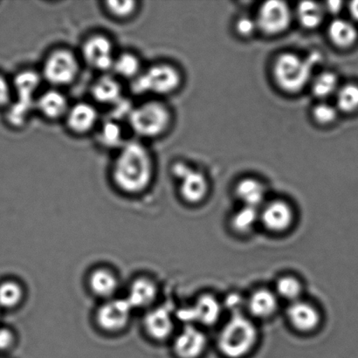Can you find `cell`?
<instances>
[{"mask_svg": "<svg viewBox=\"0 0 358 358\" xmlns=\"http://www.w3.org/2000/svg\"><path fill=\"white\" fill-rule=\"evenodd\" d=\"M115 55L114 42L104 34L90 35L80 48V57L84 63L103 73L111 71Z\"/></svg>", "mask_w": 358, "mask_h": 358, "instance_id": "cell-7", "label": "cell"}, {"mask_svg": "<svg viewBox=\"0 0 358 358\" xmlns=\"http://www.w3.org/2000/svg\"><path fill=\"white\" fill-rule=\"evenodd\" d=\"M191 308L193 324L212 326L220 320L223 304L212 294L205 293L196 298Z\"/></svg>", "mask_w": 358, "mask_h": 358, "instance_id": "cell-21", "label": "cell"}, {"mask_svg": "<svg viewBox=\"0 0 358 358\" xmlns=\"http://www.w3.org/2000/svg\"><path fill=\"white\" fill-rule=\"evenodd\" d=\"M235 194L243 206L259 209L266 203L265 185L257 179H242L235 188Z\"/></svg>", "mask_w": 358, "mask_h": 358, "instance_id": "cell-23", "label": "cell"}, {"mask_svg": "<svg viewBox=\"0 0 358 358\" xmlns=\"http://www.w3.org/2000/svg\"><path fill=\"white\" fill-rule=\"evenodd\" d=\"M349 10L350 15L354 20L358 21V1H353L350 3Z\"/></svg>", "mask_w": 358, "mask_h": 358, "instance_id": "cell-40", "label": "cell"}, {"mask_svg": "<svg viewBox=\"0 0 358 358\" xmlns=\"http://www.w3.org/2000/svg\"><path fill=\"white\" fill-rule=\"evenodd\" d=\"M338 108L346 113H350L358 108V86L347 84L340 87L336 92Z\"/></svg>", "mask_w": 358, "mask_h": 358, "instance_id": "cell-33", "label": "cell"}, {"mask_svg": "<svg viewBox=\"0 0 358 358\" xmlns=\"http://www.w3.org/2000/svg\"><path fill=\"white\" fill-rule=\"evenodd\" d=\"M16 343V336L8 328H0V352H7L13 348Z\"/></svg>", "mask_w": 358, "mask_h": 358, "instance_id": "cell-38", "label": "cell"}, {"mask_svg": "<svg viewBox=\"0 0 358 358\" xmlns=\"http://www.w3.org/2000/svg\"><path fill=\"white\" fill-rule=\"evenodd\" d=\"M257 28L256 20H252L249 17H241L236 22V30L241 36H251L255 33Z\"/></svg>", "mask_w": 358, "mask_h": 358, "instance_id": "cell-36", "label": "cell"}, {"mask_svg": "<svg viewBox=\"0 0 358 358\" xmlns=\"http://www.w3.org/2000/svg\"><path fill=\"white\" fill-rule=\"evenodd\" d=\"M87 285L94 296L103 301L115 298L120 286L115 273L103 266L94 269L90 273Z\"/></svg>", "mask_w": 358, "mask_h": 358, "instance_id": "cell-22", "label": "cell"}, {"mask_svg": "<svg viewBox=\"0 0 358 358\" xmlns=\"http://www.w3.org/2000/svg\"><path fill=\"white\" fill-rule=\"evenodd\" d=\"M258 341L257 326L244 313L231 315L217 336V348L227 358L248 356Z\"/></svg>", "mask_w": 358, "mask_h": 358, "instance_id": "cell-2", "label": "cell"}, {"mask_svg": "<svg viewBox=\"0 0 358 358\" xmlns=\"http://www.w3.org/2000/svg\"><path fill=\"white\" fill-rule=\"evenodd\" d=\"M224 307L231 312V315L243 314L245 299L237 293L231 294L224 301Z\"/></svg>", "mask_w": 358, "mask_h": 358, "instance_id": "cell-35", "label": "cell"}, {"mask_svg": "<svg viewBox=\"0 0 358 358\" xmlns=\"http://www.w3.org/2000/svg\"><path fill=\"white\" fill-rule=\"evenodd\" d=\"M133 308L125 298H112L103 301L97 308L94 319L98 328L107 333L124 331L131 322Z\"/></svg>", "mask_w": 358, "mask_h": 358, "instance_id": "cell-9", "label": "cell"}, {"mask_svg": "<svg viewBox=\"0 0 358 358\" xmlns=\"http://www.w3.org/2000/svg\"><path fill=\"white\" fill-rule=\"evenodd\" d=\"M313 117L319 124L327 125L336 121L338 117V110L332 105L322 103L314 108Z\"/></svg>", "mask_w": 358, "mask_h": 358, "instance_id": "cell-34", "label": "cell"}, {"mask_svg": "<svg viewBox=\"0 0 358 358\" xmlns=\"http://www.w3.org/2000/svg\"><path fill=\"white\" fill-rule=\"evenodd\" d=\"M171 173L179 181V194L185 202L196 205L206 199L209 191L208 181L201 171L189 164L177 161L171 167Z\"/></svg>", "mask_w": 358, "mask_h": 358, "instance_id": "cell-8", "label": "cell"}, {"mask_svg": "<svg viewBox=\"0 0 358 358\" xmlns=\"http://www.w3.org/2000/svg\"><path fill=\"white\" fill-rule=\"evenodd\" d=\"M173 115L169 107L159 99H150L133 107L128 114V124L141 139H155L169 131Z\"/></svg>", "mask_w": 358, "mask_h": 358, "instance_id": "cell-3", "label": "cell"}, {"mask_svg": "<svg viewBox=\"0 0 358 358\" xmlns=\"http://www.w3.org/2000/svg\"><path fill=\"white\" fill-rule=\"evenodd\" d=\"M342 5L343 3L340 1H331L326 3L324 8L331 13L336 14L341 10Z\"/></svg>", "mask_w": 358, "mask_h": 358, "instance_id": "cell-39", "label": "cell"}, {"mask_svg": "<svg viewBox=\"0 0 358 358\" xmlns=\"http://www.w3.org/2000/svg\"><path fill=\"white\" fill-rule=\"evenodd\" d=\"M229 223L234 233L240 235L249 234L259 224V209L242 206L241 208L231 215Z\"/></svg>", "mask_w": 358, "mask_h": 358, "instance_id": "cell-26", "label": "cell"}, {"mask_svg": "<svg viewBox=\"0 0 358 358\" xmlns=\"http://www.w3.org/2000/svg\"><path fill=\"white\" fill-rule=\"evenodd\" d=\"M13 93V87L8 80L0 76V107L9 106Z\"/></svg>", "mask_w": 358, "mask_h": 358, "instance_id": "cell-37", "label": "cell"}, {"mask_svg": "<svg viewBox=\"0 0 358 358\" xmlns=\"http://www.w3.org/2000/svg\"><path fill=\"white\" fill-rule=\"evenodd\" d=\"M303 284L296 276L287 275L280 276L275 282V291L280 300L292 303L303 299Z\"/></svg>", "mask_w": 358, "mask_h": 358, "instance_id": "cell-28", "label": "cell"}, {"mask_svg": "<svg viewBox=\"0 0 358 358\" xmlns=\"http://www.w3.org/2000/svg\"><path fill=\"white\" fill-rule=\"evenodd\" d=\"M208 338L196 325H185L173 338V350L178 358H199L205 352Z\"/></svg>", "mask_w": 358, "mask_h": 358, "instance_id": "cell-12", "label": "cell"}, {"mask_svg": "<svg viewBox=\"0 0 358 358\" xmlns=\"http://www.w3.org/2000/svg\"><path fill=\"white\" fill-rule=\"evenodd\" d=\"M324 7L315 2H301L297 7V17L301 26L313 29L322 23Z\"/></svg>", "mask_w": 358, "mask_h": 358, "instance_id": "cell-30", "label": "cell"}, {"mask_svg": "<svg viewBox=\"0 0 358 358\" xmlns=\"http://www.w3.org/2000/svg\"><path fill=\"white\" fill-rule=\"evenodd\" d=\"M34 107L38 113L48 120L56 121L59 119L64 120L69 110L70 103L64 93L52 87L38 94Z\"/></svg>", "mask_w": 358, "mask_h": 358, "instance_id": "cell-18", "label": "cell"}, {"mask_svg": "<svg viewBox=\"0 0 358 358\" xmlns=\"http://www.w3.org/2000/svg\"><path fill=\"white\" fill-rule=\"evenodd\" d=\"M156 162L152 150L141 141H127L117 150L110 167L115 187L126 195L147 191L155 178Z\"/></svg>", "mask_w": 358, "mask_h": 358, "instance_id": "cell-1", "label": "cell"}, {"mask_svg": "<svg viewBox=\"0 0 358 358\" xmlns=\"http://www.w3.org/2000/svg\"><path fill=\"white\" fill-rule=\"evenodd\" d=\"M42 77L34 69L20 72L13 80V92L17 96V103L35 108V100Z\"/></svg>", "mask_w": 358, "mask_h": 358, "instance_id": "cell-20", "label": "cell"}, {"mask_svg": "<svg viewBox=\"0 0 358 358\" xmlns=\"http://www.w3.org/2000/svg\"><path fill=\"white\" fill-rule=\"evenodd\" d=\"M338 90V79L334 73L324 72L315 77L312 83V92L319 98H327Z\"/></svg>", "mask_w": 358, "mask_h": 358, "instance_id": "cell-32", "label": "cell"}, {"mask_svg": "<svg viewBox=\"0 0 358 358\" xmlns=\"http://www.w3.org/2000/svg\"><path fill=\"white\" fill-rule=\"evenodd\" d=\"M41 70L42 80L55 89L69 86L78 78L80 59L69 48H55L45 56Z\"/></svg>", "mask_w": 358, "mask_h": 358, "instance_id": "cell-6", "label": "cell"}, {"mask_svg": "<svg viewBox=\"0 0 358 358\" xmlns=\"http://www.w3.org/2000/svg\"><path fill=\"white\" fill-rule=\"evenodd\" d=\"M329 36L339 48H349L355 43L357 31L355 26L348 20L336 19L329 27Z\"/></svg>", "mask_w": 358, "mask_h": 358, "instance_id": "cell-27", "label": "cell"}, {"mask_svg": "<svg viewBox=\"0 0 358 358\" xmlns=\"http://www.w3.org/2000/svg\"><path fill=\"white\" fill-rule=\"evenodd\" d=\"M286 317L291 327L303 334L317 331L322 322L320 310L313 303L303 299L289 304Z\"/></svg>", "mask_w": 358, "mask_h": 358, "instance_id": "cell-14", "label": "cell"}, {"mask_svg": "<svg viewBox=\"0 0 358 358\" xmlns=\"http://www.w3.org/2000/svg\"><path fill=\"white\" fill-rule=\"evenodd\" d=\"M159 289L155 280L147 276L138 277L132 280L124 297L133 310H150L154 307Z\"/></svg>", "mask_w": 358, "mask_h": 358, "instance_id": "cell-16", "label": "cell"}, {"mask_svg": "<svg viewBox=\"0 0 358 358\" xmlns=\"http://www.w3.org/2000/svg\"><path fill=\"white\" fill-rule=\"evenodd\" d=\"M143 331L155 342H164L173 338L175 319L166 307H153L146 312L143 320Z\"/></svg>", "mask_w": 358, "mask_h": 358, "instance_id": "cell-15", "label": "cell"}, {"mask_svg": "<svg viewBox=\"0 0 358 358\" xmlns=\"http://www.w3.org/2000/svg\"><path fill=\"white\" fill-rule=\"evenodd\" d=\"M96 142L107 150H117L124 145V131L122 125L115 119H108L98 125L96 129Z\"/></svg>", "mask_w": 358, "mask_h": 358, "instance_id": "cell-24", "label": "cell"}, {"mask_svg": "<svg viewBox=\"0 0 358 358\" xmlns=\"http://www.w3.org/2000/svg\"><path fill=\"white\" fill-rule=\"evenodd\" d=\"M280 299L273 289L261 287L252 292L245 299V308L251 318L266 320L271 318L278 311Z\"/></svg>", "mask_w": 358, "mask_h": 358, "instance_id": "cell-17", "label": "cell"}, {"mask_svg": "<svg viewBox=\"0 0 358 358\" xmlns=\"http://www.w3.org/2000/svg\"><path fill=\"white\" fill-rule=\"evenodd\" d=\"M259 224L272 234L286 233L296 219L292 206L282 199L266 202L259 209Z\"/></svg>", "mask_w": 358, "mask_h": 358, "instance_id": "cell-10", "label": "cell"}, {"mask_svg": "<svg viewBox=\"0 0 358 358\" xmlns=\"http://www.w3.org/2000/svg\"><path fill=\"white\" fill-rule=\"evenodd\" d=\"M257 26L263 33L276 35L283 33L289 27L291 10L285 2L268 1L259 10Z\"/></svg>", "mask_w": 358, "mask_h": 358, "instance_id": "cell-11", "label": "cell"}, {"mask_svg": "<svg viewBox=\"0 0 358 358\" xmlns=\"http://www.w3.org/2000/svg\"><path fill=\"white\" fill-rule=\"evenodd\" d=\"M24 297V287L16 280H6L0 284V308H16L22 303Z\"/></svg>", "mask_w": 358, "mask_h": 358, "instance_id": "cell-29", "label": "cell"}, {"mask_svg": "<svg viewBox=\"0 0 358 358\" xmlns=\"http://www.w3.org/2000/svg\"><path fill=\"white\" fill-rule=\"evenodd\" d=\"M131 83L133 94L157 98L176 92L182 83L180 71L168 62H156L143 69Z\"/></svg>", "mask_w": 358, "mask_h": 358, "instance_id": "cell-4", "label": "cell"}, {"mask_svg": "<svg viewBox=\"0 0 358 358\" xmlns=\"http://www.w3.org/2000/svg\"><path fill=\"white\" fill-rule=\"evenodd\" d=\"M66 128L77 136L90 134L96 131L99 125V112L94 104L87 101H79L70 105L64 118Z\"/></svg>", "mask_w": 358, "mask_h": 358, "instance_id": "cell-13", "label": "cell"}, {"mask_svg": "<svg viewBox=\"0 0 358 358\" xmlns=\"http://www.w3.org/2000/svg\"><path fill=\"white\" fill-rule=\"evenodd\" d=\"M91 97L103 106H115L121 103L124 90L120 80L112 73H103L91 84Z\"/></svg>", "mask_w": 358, "mask_h": 358, "instance_id": "cell-19", "label": "cell"}, {"mask_svg": "<svg viewBox=\"0 0 358 358\" xmlns=\"http://www.w3.org/2000/svg\"><path fill=\"white\" fill-rule=\"evenodd\" d=\"M103 5L108 15L120 21L131 19L139 10V3L135 0H110L104 2Z\"/></svg>", "mask_w": 358, "mask_h": 358, "instance_id": "cell-31", "label": "cell"}, {"mask_svg": "<svg viewBox=\"0 0 358 358\" xmlns=\"http://www.w3.org/2000/svg\"><path fill=\"white\" fill-rule=\"evenodd\" d=\"M319 59L320 56L315 54L306 59L290 52L280 55L273 65V72L276 83L285 92H299L310 82Z\"/></svg>", "mask_w": 358, "mask_h": 358, "instance_id": "cell-5", "label": "cell"}, {"mask_svg": "<svg viewBox=\"0 0 358 358\" xmlns=\"http://www.w3.org/2000/svg\"><path fill=\"white\" fill-rule=\"evenodd\" d=\"M141 59L135 52L125 51L117 54L111 71L119 80H128L133 82L143 71Z\"/></svg>", "mask_w": 358, "mask_h": 358, "instance_id": "cell-25", "label": "cell"}]
</instances>
